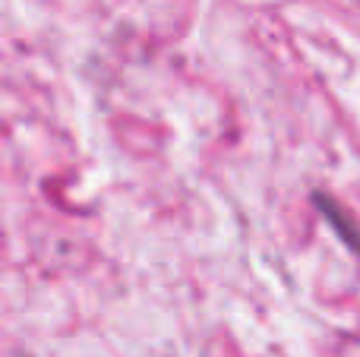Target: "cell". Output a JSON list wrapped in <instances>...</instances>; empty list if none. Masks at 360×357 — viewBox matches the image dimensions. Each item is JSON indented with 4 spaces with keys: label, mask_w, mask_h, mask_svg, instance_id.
<instances>
[{
    "label": "cell",
    "mask_w": 360,
    "mask_h": 357,
    "mask_svg": "<svg viewBox=\"0 0 360 357\" xmlns=\"http://www.w3.org/2000/svg\"><path fill=\"white\" fill-rule=\"evenodd\" d=\"M310 202L316 206V212L332 225V231L338 234V240H342L351 253H357V257H360V228H357L354 215H351L338 200H332L329 193H323V190H313Z\"/></svg>",
    "instance_id": "1"
}]
</instances>
